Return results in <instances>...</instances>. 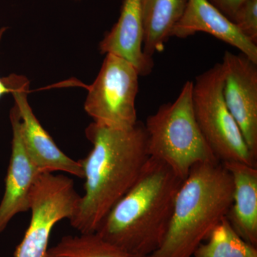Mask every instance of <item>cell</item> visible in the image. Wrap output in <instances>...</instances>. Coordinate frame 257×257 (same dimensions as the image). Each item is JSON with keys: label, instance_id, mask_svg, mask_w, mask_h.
<instances>
[{"label": "cell", "instance_id": "cell-14", "mask_svg": "<svg viewBox=\"0 0 257 257\" xmlns=\"http://www.w3.org/2000/svg\"><path fill=\"white\" fill-rule=\"evenodd\" d=\"M188 0H141L143 51L153 58L163 52L171 32L184 13Z\"/></svg>", "mask_w": 257, "mask_h": 257}, {"label": "cell", "instance_id": "cell-19", "mask_svg": "<svg viewBox=\"0 0 257 257\" xmlns=\"http://www.w3.org/2000/svg\"><path fill=\"white\" fill-rule=\"evenodd\" d=\"M7 30H8V28L6 27L0 28V45H1L3 36ZM7 94H11V89H10L9 84L7 82L5 77H3V78H0V99Z\"/></svg>", "mask_w": 257, "mask_h": 257}, {"label": "cell", "instance_id": "cell-10", "mask_svg": "<svg viewBox=\"0 0 257 257\" xmlns=\"http://www.w3.org/2000/svg\"><path fill=\"white\" fill-rule=\"evenodd\" d=\"M10 119L13 140L4 195L0 202V234L15 216L30 211V193L37 177L41 174L27 150L22 131L21 118L15 104L10 110Z\"/></svg>", "mask_w": 257, "mask_h": 257}, {"label": "cell", "instance_id": "cell-8", "mask_svg": "<svg viewBox=\"0 0 257 257\" xmlns=\"http://www.w3.org/2000/svg\"><path fill=\"white\" fill-rule=\"evenodd\" d=\"M11 89L21 118L22 131L29 155L40 173L65 172L84 179L79 160L76 161L64 153L52 137L40 124L28 101L30 81L23 75L12 74L5 77Z\"/></svg>", "mask_w": 257, "mask_h": 257}, {"label": "cell", "instance_id": "cell-15", "mask_svg": "<svg viewBox=\"0 0 257 257\" xmlns=\"http://www.w3.org/2000/svg\"><path fill=\"white\" fill-rule=\"evenodd\" d=\"M46 257H141L118 247L96 233L63 236Z\"/></svg>", "mask_w": 257, "mask_h": 257}, {"label": "cell", "instance_id": "cell-2", "mask_svg": "<svg viewBox=\"0 0 257 257\" xmlns=\"http://www.w3.org/2000/svg\"><path fill=\"white\" fill-rule=\"evenodd\" d=\"M183 179L150 157L131 189L109 211L96 234L134 255L148 257L160 247Z\"/></svg>", "mask_w": 257, "mask_h": 257}, {"label": "cell", "instance_id": "cell-7", "mask_svg": "<svg viewBox=\"0 0 257 257\" xmlns=\"http://www.w3.org/2000/svg\"><path fill=\"white\" fill-rule=\"evenodd\" d=\"M80 197L73 179L63 175L40 174L30 193L31 220L14 256L46 257L52 229L60 221L72 219Z\"/></svg>", "mask_w": 257, "mask_h": 257}, {"label": "cell", "instance_id": "cell-11", "mask_svg": "<svg viewBox=\"0 0 257 257\" xmlns=\"http://www.w3.org/2000/svg\"><path fill=\"white\" fill-rule=\"evenodd\" d=\"M197 32H205L238 49L257 64V45L249 41L231 20L208 0H188L183 15L170 37L184 39Z\"/></svg>", "mask_w": 257, "mask_h": 257}, {"label": "cell", "instance_id": "cell-6", "mask_svg": "<svg viewBox=\"0 0 257 257\" xmlns=\"http://www.w3.org/2000/svg\"><path fill=\"white\" fill-rule=\"evenodd\" d=\"M139 74L136 68L121 57L106 54L94 82L88 88L84 110L96 124L127 130L138 122L137 95Z\"/></svg>", "mask_w": 257, "mask_h": 257}, {"label": "cell", "instance_id": "cell-13", "mask_svg": "<svg viewBox=\"0 0 257 257\" xmlns=\"http://www.w3.org/2000/svg\"><path fill=\"white\" fill-rule=\"evenodd\" d=\"M222 164L234 186L226 219L243 240L257 246V167L239 162Z\"/></svg>", "mask_w": 257, "mask_h": 257}, {"label": "cell", "instance_id": "cell-1", "mask_svg": "<svg viewBox=\"0 0 257 257\" xmlns=\"http://www.w3.org/2000/svg\"><path fill=\"white\" fill-rule=\"evenodd\" d=\"M86 138L92 145L79 160L84 172V194L71 226L80 234L96 233L109 211L133 187L150 158L145 126L118 130L91 123Z\"/></svg>", "mask_w": 257, "mask_h": 257}, {"label": "cell", "instance_id": "cell-3", "mask_svg": "<svg viewBox=\"0 0 257 257\" xmlns=\"http://www.w3.org/2000/svg\"><path fill=\"white\" fill-rule=\"evenodd\" d=\"M233 192L232 178L221 162L194 166L179 187L163 241L148 257H192L226 217Z\"/></svg>", "mask_w": 257, "mask_h": 257}, {"label": "cell", "instance_id": "cell-16", "mask_svg": "<svg viewBox=\"0 0 257 257\" xmlns=\"http://www.w3.org/2000/svg\"><path fill=\"white\" fill-rule=\"evenodd\" d=\"M192 257H257V246L243 240L225 217Z\"/></svg>", "mask_w": 257, "mask_h": 257}, {"label": "cell", "instance_id": "cell-17", "mask_svg": "<svg viewBox=\"0 0 257 257\" xmlns=\"http://www.w3.org/2000/svg\"><path fill=\"white\" fill-rule=\"evenodd\" d=\"M232 23L243 36L257 45V0H246L236 12Z\"/></svg>", "mask_w": 257, "mask_h": 257}, {"label": "cell", "instance_id": "cell-5", "mask_svg": "<svg viewBox=\"0 0 257 257\" xmlns=\"http://www.w3.org/2000/svg\"><path fill=\"white\" fill-rule=\"evenodd\" d=\"M224 69L216 63L193 82L194 115L203 136L216 159L256 166L257 157L245 141L223 96Z\"/></svg>", "mask_w": 257, "mask_h": 257}, {"label": "cell", "instance_id": "cell-9", "mask_svg": "<svg viewBox=\"0 0 257 257\" xmlns=\"http://www.w3.org/2000/svg\"><path fill=\"white\" fill-rule=\"evenodd\" d=\"M221 64L225 103L257 157V64L243 54L225 51Z\"/></svg>", "mask_w": 257, "mask_h": 257}, {"label": "cell", "instance_id": "cell-12", "mask_svg": "<svg viewBox=\"0 0 257 257\" xmlns=\"http://www.w3.org/2000/svg\"><path fill=\"white\" fill-rule=\"evenodd\" d=\"M143 41L141 0H123L119 20L104 35L99 51L128 61L140 76H147L153 70L154 60L144 52Z\"/></svg>", "mask_w": 257, "mask_h": 257}, {"label": "cell", "instance_id": "cell-18", "mask_svg": "<svg viewBox=\"0 0 257 257\" xmlns=\"http://www.w3.org/2000/svg\"><path fill=\"white\" fill-rule=\"evenodd\" d=\"M208 1L232 22L236 12L246 0H208Z\"/></svg>", "mask_w": 257, "mask_h": 257}, {"label": "cell", "instance_id": "cell-4", "mask_svg": "<svg viewBox=\"0 0 257 257\" xmlns=\"http://www.w3.org/2000/svg\"><path fill=\"white\" fill-rule=\"evenodd\" d=\"M192 89V81H187L177 99L162 104L144 124L149 156L163 162L183 180L194 166L219 162L198 125Z\"/></svg>", "mask_w": 257, "mask_h": 257}]
</instances>
